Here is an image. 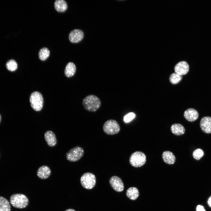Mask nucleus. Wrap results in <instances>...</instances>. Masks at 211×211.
I'll list each match as a JSON object with an SVG mask.
<instances>
[{
	"instance_id": "nucleus-21",
	"label": "nucleus",
	"mask_w": 211,
	"mask_h": 211,
	"mask_svg": "<svg viewBox=\"0 0 211 211\" xmlns=\"http://www.w3.org/2000/svg\"><path fill=\"white\" fill-rule=\"evenodd\" d=\"M50 54V51L47 47H43L41 49L39 52V57L42 61L46 60L49 57Z\"/></svg>"
},
{
	"instance_id": "nucleus-22",
	"label": "nucleus",
	"mask_w": 211,
	"mask_h": 211,
	"mask_svg": "<svg viewBox=\"0 0 211 211\" xmlns=\"http://www.w3.org/2000/svg\"><path fill=\"white\" fill-rule=\"evenodd\" d=\"M182 78V75H180L176 72L171 74L169 76V81L173 84L178 83L181 80Z\"/></svg>"
},
{
	"instance_id": "nucleus-28",
	"label": "nucleus",
	"mask_w": 211,
	"mask_h": 211,
	"mask_svg": "<svg viewBox=\"0 0 211 211\" xmlns=\"http://www.w3.org/2000/svg\"><path fill=\"white\" fill-rule=\"evenodd\" d=\"M65 211H75L74 210L72 209H69Z\"/></svg>"
},
{
	"instance_id": "nucleus-27",
	"label": "nucleus",
	"mask_w": 211,
	"mask_h": 211,
	"mask_svg": "<svg viewBox=\"0 0 211 211\" xmlns=\"http://www.w3.org/2000/svg\"><path fill=\"white\" fill-rule=\"evenodd\" d=\"M207 203L209 206L211 207V196L209 198Z\"/></svg>"
},
{
	"instance_id": "nucleus-9",
	"label": "nucleus",
	"mask_w": 211,
	"mask_h": 211,
	"mask_svg": "<svg viewBox=\"0 0 211 211\" xmlns=\"http://www.w3.org/2000/svg\"><path fill=\"white\" fill-rule=\"evenodd\" d=\"M84 37V33L82 30L80 29H76L70 32L69 38L71 42L75 43L81 41Z\"/></svg>"
},
{
	"instance_id": "nucleus-15",
	"label": "nucleus",
	"mask_w": 211,
	"mask_h": 211,
	"mask_svg": "<svg viewBox=\"0 0 211 211\" xmlns=\"http://www.w3.org/2000/svg\"><path fill=\"white\" fill-rule=\"evenodd\" d=\"M162 156L164 162L167 164H173L176 161V158L175 156L172 152L169 151L164 152Z\"/></svg>"
},
{
	"instance_id": "nucleus-25",
	"label": "nucleus",
	"mask_w": 211,
	"mask_h": 211,
	"mask_svg": "<svg viewBox=\"0 0 211 211\" xmlns=\"http://www.w3.org/2000/svg\"><path fill=\"white\" fill-rule=\"evenodd\" d=\"M135 117V114L133 112H130L125 115L124 121L126 122H128L132 120Z\"/></svg>"
},
{
	"instance_id": "nucleus-13",
	"label": "nucleus",
	"mask_w": 211,
	"mask_h": 211,
	"mask_svg": "<svg viewBox=\"0 0 211 211\" xmlns=\"http://www.w3.org/2000/svg\"><path fill=\"white\" fill-rule=\"evenodd\" d=\"M184 116L185 119L190 122H193L198 119L199 116L198 112L195 109L190 108L185 111Z\"/></svg>"
},
{
	"instance_id": "nucleus-16",
	"label": "nucleus",
	"mask_w": 211,
	"mask_h": 211,
	"mask_svg": "<svg viewBox=\"0 0 211 211\" xmlns=\"http://www.w3.org/2000/svg\"><path fill=\"white\" fill-rule=\"evenodd\" d=\"M171 130L173 133L177 136L183 134L185 131L184 127L182 125L178 123L172 125L171 127Z\"/></svg>"
},
{
	"instance_id": "nucleus-19",
	"label": "nucleus",
	"mask_w": 211,
	"mask_h": 211,
	"mask_svg": "<svg viewBox=\"0 0 211 211\" xmlns=\"http://www.w3.org/2000/svg\"><path fill=\"white\" fill-rule=\"evenodd\" d=\"M126 196L131 200L136 199L139 196V192L138 189L134 187H131L127 189L126 192Z\"/></svg>"
},
{
	"instance_id": "nucleus-26",
	"label": "nucleus",
	"mask_w": 211,
	"mask_h": 211,
	"mask_svg": "<svg viewBox=\"0 0 211 211\" xmlns=\"http://www.w3.org/2000/svg\"><path fill=\"white\" fill-rule=\"evenodd\" d=\"M197 211H205L204 207L201 205H198L196 207Z\"/></svg>"
},
{
	"instance_id": "nucleus-18",
	"label": "nucleus",
	"mask_w": 211,
	"mask_h": 211,
	"mask_svg": "<svg viewBox=\"0 0 211 211\" xmlns=\"http://www.w3.org/2000/svg\"><path fill=\"white\" fill-rule=\"evenodd\" d=\"M55 10L59 12H63L67 9V5L66 2L64 0H57L54 3Z\"/></svg>"
},
{
	"instance_id": "nucleus-2",
	"label": "nucleus",
	"mask_w": 211,
	"mask_h": 211,
	"mask_svg": "<svg viewBox=\"0 0 211 211\" xmlns=\"http://www.w3.org/2000/svg\"><path fill=\"white\" fill-rule=\"evenodd\" d=\"M11 205L14 207L19 209L25 207L28 205V199L25 195L15 194L12 195L10 198Z\"/></svg>"
},
{
	"instance_id": "nucleus-7",
	"label": "nucleus",
	"mask_w": 211,
	"mask_h": 211,
	"mask_svg": "<svg viewBox=\"0 0 211 211\" xmlns=\"http://www.w3.org/2000/svg\"><path fill=\"white\" fill-rule=\"evenodd\" d=\"M84 153V150L82 148L76 146L71 149L67 153L66 158L69 161H76L82 157Z\"/></svg>"
},
{
	"instance_id": "nucleus-29",
	"label": "nucleus",
	"mask_w": 211,
	"mask_h": 211,
	"mask_svg": "<svg viewBox=\"0 0 211 211\" xmlns=\"http://www.w3.org/2000/svg\"><path fill=\"white\" fill-rule=\"evenodd\" d=\"M1 115H0V122L1 120Z\"/></svg>"
},
{
	"instance_id": "nucleus-17",
	"label": "nucleus",
	"mask_w": 211,
	"mask_h": 211,
	"mask_svg": "<svg viewBox=\"0 0 211 211\" xmlns=\"http://www.w3.org/2000/svg\"><path fill=\"white\" fill-rule=\"evenodd\" d=\"M76 70L75 64L72 62L68 63L64 71L65 76L68 77L74 75Z\"/></svg>"
},
{
	"instance_id": "nucleus-6",
	"label": "nucleus",
	"mask_w": 211,
	"mask_h": 211,
	"mask_svg": "<svg viewBox=\"0 0 211 211\" xmlns=\"http://www.w3.org/2000/svg\"><path fill=\"white\" fill-rule=\"evenodd\" d=\"M96 181L95 176L93 173L89 172L84 174L80 178V182L82 186L87 189H90L94 187Z\"/></svg>"
},
{
	"instance_id": "nucleus-1",
	"label": "nucleus",
	"mask_w": 211,
	"mask_h": 211,
	"mask_svg": "<svg viewBox=\"0 0 211 211\" xmlns=\"http://www.w3.org/2000/svg\"><path fill=\"white\" fill-rule=\"evenodd\" d=\"M82 104L87 110L95 112L100 107L101 103L97 96L94 95H90L86 96L83 99Z\"/></svg>"
},
{
	"instance_id": "nucleus-12",
	"label": "nucleus",
	"mask_w": 211,
	"mask_h": 211,
	"mask_svg": "<svg viewBox=\"0 0 211 211\" xmlns=\"http://www.w3.org/2000/svg\"><path fill=\"white\" fill-rule=\"evenodd\" d=\"M45 139L47 144L50 147L55 146L57 144V140L55 134L51 130L46 131L44 134Z\"/></svg>"
},
{
	"instance_id": "nucleus-10",
	"label": "nucleus",
	"mask_w": 211,
	"mask_h": 211,
	"mask_svg": "<svg viewBox=\"0 0 211 211\" xmlns=\"http://www.w3.org/2000/svg\"><path fill=\"white\" fill-rule=\"evenodd\" d=\"M189 69L188 64L186 61H182L177 63L174 68L176 73L181 75H184L188 72Z\"/></svg>"
},
{
	"instance_id": "nucleus-20",
	"label": "nucleus",
	"mask_w": 211,
	"mask_h": 211,
	"mask_svg": "<svg viewBox=\"0 0 211 211\" xmlns=\"http://www.w3.org/2000/svg\"><path fill=\"white\" fill-rule=\"evenodd\" d=\"M11 206L6 198L0 196V211H11Z\"/></svg>"
},
{
	"instance_id": "nucleus-5",
	"label": "nucleus",
	"mask_w": 211,
	"mask_h": 211,
	"mask_svg": "<svg viewBox=\"0 0 211 211\" xmlns=\"http://www.w3.org/2000/svg\"><path fill=\"white\" fill-rule=\"evenodd\" d=\"M104 132L109 135H114L118 133L120 130V125L116 120L111 119L106 121L103 126Z\"/></svg>"
},
{
	"instance_id": "nucleus-4",
	"label": "nucleus",
	"mask_w": 211,
	"mask_h": 211,
	"mask_svg": "<svg viewBox=\"0 0 211 211\" xmlns=\"http://www.w3.org/2000/svg\"><path fill=\"white\" fill-rule=\"evenodd\" d=\"M146 156L145 154L141 152L137 151L133 153L129 159L130 164L135 167H139L143 166L146 163Z\"/></svg>"
},
{
	"instance_id": "nucleus-3",
	"label": "nucleus",
	"mask_w": 211,
	"mask_h": 211,
	"mask_svg": "<svg viewBox=\"0 0 211 211\" xmlns=\"http://www.w3.org/2000/svg\"><path fill=\"white\" fill-rule=\"evenodd\" d=\"M30 105L33 109L37 111H40L43 104V99L41 94L38 91H34L30 97Z\"/></svg>"
},
{
	"instance_id": "nucleus-11",
	"label": "nucleus",
	"mask_w": 211,
	"mask_h": 211,
	"mask_svg": "<svg viewBox=\"0 0 211 211\" xmlns=\"http://www.w3.org/2000/svg\"><path fill=\"white\" fill-rule=\"evenodd\" d=\"M200 126L203 132L207 134L211 133V117L206 116L203 118L200 122Z\"/></svg>"
},
{
	"instance_id": "nucleus-24",
	"label": "nucleus",
	"mask_w": 211,
	"mask_h": 211,
	"mask_svg": "<svg viewBox=\"0 0 211 211\" xmlns=\"http://www.w3.org/2000/svg\"><path fill=\"white\" fill-rule=\"evenodd\" d=\"M204 152L202 149H197L195 150L193 152V158L197 160H199L203 156Z\"/></svg>"
},
{
	"instance_id": "nucleus-23",
	"label": "nucleus",
	"mask_w": 211,
	"mask_h": 211,
	"mask_svg": "<svg viewBox=\"0 0 211 211\" xmlns=\"http://www.w3.org/2000/svg\"><path fill=\"white\" fill-rule=\"evenodd\" d=\"M6 67L8 70L13 72L16 70L17 68V64L16 61L12 59L8 61L6 64Z\"/></svg>"
},
{
	"instance_id": "nucleus-14",
	"label": "nucleus",
	"mask_w": 211,
	"mask_h": 211,
	"mask_svg": "<svg viewBox=\"0 0 211 211\" xmlns=\"http://www.w3.org/2000/svg\"><path fill=\"white\" fill-rule=\"evenodd\" d=\"M51 171L47 166L43 165L40 167L37 171V175L41 179H45L48 178L51 174Z\"/></svg>"
},
{
	"instance_id": "nucleus-8",
	"label": "nucleus",
	"mask_w": 211,
	"mask_h": 211,
	"mask_svg": "<svg viewBox=\"0 0 211 211\" xmlns=\"http://www.w3.org/2000/svg\"><path fill=\"white\" fill-rule=\"evenodd\" d=\"M109 183L111 187L115 191L121 192L124 189L123 182L121 179L117 176H113L110 178Z\"/></svg>"
}]
</instances>
